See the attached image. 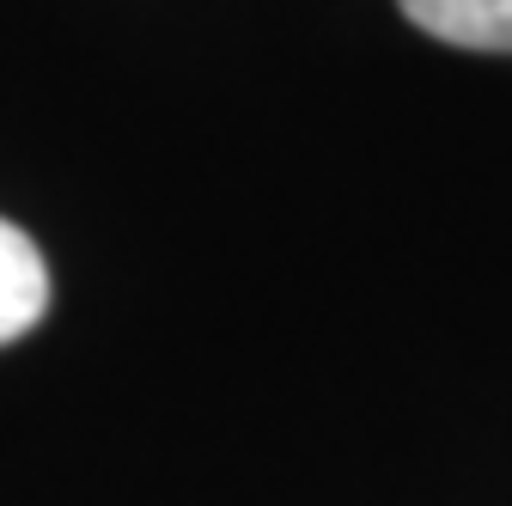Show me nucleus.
I'll return each mask as SVG.
<instances>
[{"label":"nucleus","instance_id":"nucleus-1","mask_svg":"<svg viewBox=\"0 0 512 506\" xmlns=\"http://www.w3.org/2000/svg\"><path fill=\"white\" fill-rule=\"evenodd\" d=\"M403 19L452 49L512 55V0H397Z\"/></svg>","mask_w":512,"mask_h":506},{"label":"nucleus","instance_id":"nucleus-2","mask_svg":"<svg viewBox=\"0 0 512 506\" xmlns=\"http://www.w3.org/2000/svg\"><path fill=\"white\" fill-rule=\"evenodd\" d=\"M49 305V269H43V250L13 226L0 220V348L19 342L37 330Z\"/></svg>","mask_w":512,"mask_h":506}]
</instances>
